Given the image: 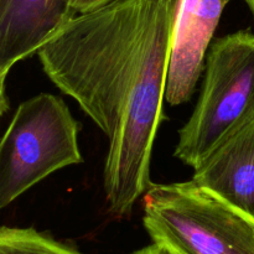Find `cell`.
<instances>
[{"label":"cell","instance_id":"obj_1","mask_svg":"<svg viewBox=\"0 0 254 254\" xmlns=\"http://www.w3.org/2000/svg\"><path fill=\"white\" fill-rule=\"evenodd\" d=\"M178 0H111L78 12L37 51L45 73L108 139L109 211L129 215L150 186Z\"/></svg>","mask_w":254,"mask_h":254},{"label":"cell","instance_id":"obj_2","mask_svg":"<svg viewBox=\"0 0 254 254\" xmlns=\"http://www.w3.org/2000/svg\"><path fill=\"white\" fill-rule=\"evenodd\" d=\"M254 122V35L237 31L211 46L200 99L179 131L175 156L193 169Z\"/></svg>","mask_w":254,"mask_h":254},{"label":"cell","instance_id":"obj_3","mask_svg":"<svg viewBox=\"0 0 254 254\" xmlns=\"http://www.w3.org/2000/svg\"><path fill=\"white\" fill-rule=\"evenodd\" d=\"M144 226L175 254H254V223L210 191L188 183L150 184Z\"/></svg>","mask_w":254,"mask_h":254},{"label":"cell","instance_id":"obj_4","mask_svg":"<svg viewBox=\"0 0 254 254\" xmlns=\"http://www.w3.org/2000/svg\"><path fill=\"white\" fill-rule=\"evenodd\" d=\"M78 130L54 94L40 93L17 107L0 139V211L55 171L82 163Z\"/></svg>","mask_w":254,"mask_h":254},{"label":"cell","instance_id":"obj_5","mask_svg":"<svg viewBox=\"0 0 254 254\" xmlns=\"http://www.w3.org/2000/svg\"><path fill=\"white\" fill-rule=\"evenodd\" d=\"M228 1H176L165 86V101L170 106L183 104L192 97L208 45Z\"/></svg>","mask_w":254,"mask_h":254},{"label":"cell","instance_id":"obj_6","mask_svg":"<svg viewBox=\"0 0 254 254\" xmlns=\"http://www.w3.org/2000/svg\"><path fill=\"white\" fill-rule=\"evenodd\" d=\"M72 0H0V77L76 16Z\"/></svg>","mask_w":254,"mask_h":254},{"label":"cell","instance_id":"obj_7","mask_svg":"<svg viewBox=\"0 0 254 254\" xmlns=\"http://www.w3.org/2000/svg\"><path fill=\"white\" fill-rule=\"evenodd\" d=\"M192 181L254 223V122L201 161Z\"/></svg>","mask_w":254,"mask_h":254},{"label":"cell","instance_id":"obj_8","mask_svg":"<svg viewBox=\"0 0 254 254\" xmlns=\"http://www.w3.org/2000/svg\"><path fill=\"white\" fill-rule=\"evenodd\" d=\"M0 254H82L35 228L0 226Z\"/></svg>","mask_w":254,"mask_h":254},{"label":"cell","instance_id":"obj_9","mask_svg":"<svg viewBox=\"0 0 254 254\" xmlns=\"http://www.w3.org/2000/svg\"><path fill=\"white\" fill-rule=\"evenodd\" d=\"M109 1L111 0H72V6L78 14V12H86L96 9Z\"/></svg>","mask_w":254,"mask_h":254},{"label":"cell","instance_id":"obj_10","mask_svg":"<svg viewBox=\"0 0 254 254\" xmlns=\"http://www.w3.org/2000/svg\"><path fill=\"white\" fill-rule=\"evenodd\" d=\"M133 254H175L173 251L169 250L168 247L163 245H159V243H153L151 246L143 248L140 251H136Z\"/></svg>","mask_w":254,"mask_h":254},{"label":"cell","instance_id":"obj_11","mask_svg":"<svg viewBox=\"0 0 254 254\" xmlns=\"http://www.w3.org/2000/svg\"><path fill=\"white\" fill-rule=\"evenodd\" d=\"M7 107H9V103H7L6 94H5V79L0 77V118L7 111Z\"/></svg>","mask_w":254,"mask_h":254},{"label":"cell","instance_id":"obj_12","mask_svg":"<svg viewBox=\"0 0 254 254\" xmlns=\"http://www.w3.org/2000/svg\"><path fill=\"white\" fill-rule=\"evenodd\" d=\"M245 1L247 2V5L250 6L251 11H252L253 15H254V0H245Z\"/></svg>","mask_w":254,"mask_h":254}]
</instances>
